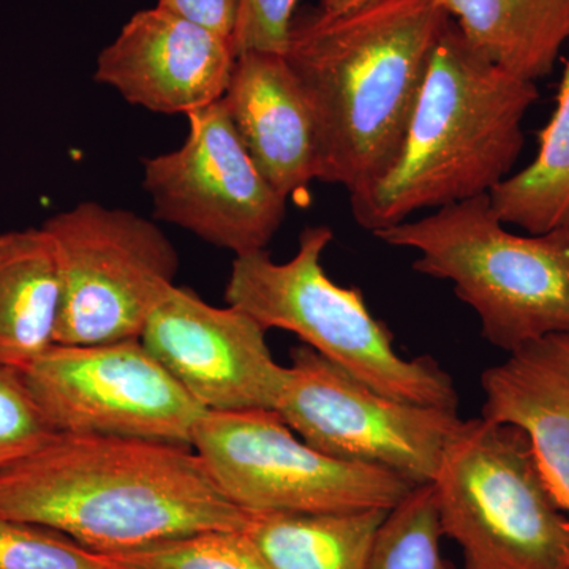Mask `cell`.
<instances>
[{
	"mask_svg": "<svg viewBox=\"0 0 569 569\" xmlns=\"http://www.w3.org/2000/svg\"><path fill=\"white\" fill-rule=\"evenodd\" d=\"M126 569H269L241 530H209L107 556Z\"/></svg>",
	"mask_w": 569,
	"mask_h": 569,
	"instance_id": "obj_21",
	"label": "cell"
},
{
	"mask_svg": "<svg viewBox=\"0 0 569 569\" xmlns=\"http://www.w3.org/2000/svg\"><path fill=\"white\" fill-rule=\"evenodd\" d=\"M54 436L21 373L0 366V471L28 458Z\"/></svg>",
	"mask_w": 569,
	"mask_h": 569,
	"instance_id": "obj_23",
	"label": "cell"
},
{
	"mask_svg": "<svg viewBox=\"0 0 569 569\" xmlns=\"http://www.w3.org/2000/svg\"><path fill=\"white\" fill-rule=\"evenodd\" d=\"M194 449L224 497L246 512L391 511L417 486L310 447L274 410L204 411Z\"/></svg>",
	"mask_w": 569,
	"mask_h": 569,
	"instance_id": "obj_7",
	"label": "cell"
},
{
	"mask_svg": "<svg viewBox=\"0 0 569 569\" xmlns=\"http://www.w3.org/2000/svg\"><path fill=\"white\" fill-rule=\"evenodd\" d=\"M378 0H320L318 9L328 14H340L346 11L359 9V7L369 6Z\"/></svg>",
	"mask_w": 569,
	"mask_h": 569,
	"instance_id": "obj_26",
	"label": "cell"
},
{
	"mask_svg": "<svg viewBox=\"0 0 569 569\" xmlns=\"http://www.w3.org/2000/svg\"><path fill=\"white\" fill-rule=\"evenodd\" d=\"M298 0H239L233 33L236 56L247 51H287Z\"/></svg>",
	"mask_w": 569,
	"mask_h": 569,
	"instance_id": "obj_24",
	"label": "cell"
},
{
	"mask_svg": "<svg viewBox=\"0 0 569 569\" xmlns=\"http://www.w3.org/2000/svg\"><path fill=\"white\" fill-rule=\"evenodd\" d=\"M449 20L437 0L295 13L284 58L316 119L318 181L351 194L387 174Z\"/></svg>",
	"mask_w": 569,
	"mask_h": 569,
	"instance_id": "obj_2",
	"label": "cell"
},
{
	"mask_svg": "<svg viewBox=\"0 0 569 569\" xmlns=\"http://www.w3.org/2000/svg\"><path fill=\"white\" fill-rule=\"evenodd\" d=\"M21 377L48 425L63 436L190 447L204 413L140 339L54 343Z\"/></svg>",
	"mask_w": 569,
	"mask_h": 569,
	"instance_id": "obj_10",
	"label": "cell"
},
{
	"mask_svg": "<svg viewBox=\"0 0 569 569\" xmlns=\"http://www.w3.org/2000/svg\"><path fill=\"white\" fill-rule=\"evenodd\" d=\"M223 104L250 159L288 198L318 179V134L301 82L284 54L236 56Z\"/></svg>",
	"mask_w": 569,
	"mask_h": 569,
	"instance_id": "obj_14",
	"label": "cell"
},
{
	"mask_svg": "<svg viewBox=\"0 0 569 569\" xmlns=\"http://www.w3.org/2000/svg\"><path fill=\"white\" fill-rule=\"evenodd\" d=\"M443 569H456V568L452 567V565L448 563V561H447V563H445V568Z\"/></svg>",
	"mask_w": 569,
	"mask_h": 569,
	"instance_id": "obj_27",
	"label": "cell"
},
{
	"mask_svg": "<svg viewBox=\"0 0 569 569\" xmlns=\"http://www.w3.org/2000/svg\"><path fill=\"white\" fill-rule=\"evenodd\" d=\"M234 62L233 40L157 6L130 18L93 78L137 107L189 116L223 99Z\"/></svg>",
	"mask_w": 569,
	"mask_h": 569,
	"instance_id": "obj_13",
	"label": "cell"
},
{
	"mask_svg": "<svg viewBox=\"0 0 569 569\" xmlns=\"http://www.w3.org/2000/svg\"><path fill=\"white\" fill-rule=\"evenodd\" d=\"M61 269L43 227L0 233V366L24 372L56 343Z\"/></svg>",
	"mask_w": 569,
	"mask_h": 569,
	"instance_id": "obj_16",
	"label": "cell"
},
{
	"mask_svg": "<svg viewBox=\"0 0 569 569\" xmlns=\"http://www.w3.org/2000/svg\"><path fill=\"white\" fill-rule=\"evenodd\" d=\"M0 569H126L47 527L0 515Z\"/></svg>",
	"mask_w": 569,
	"mask_h": 569,
	"instance_id": "obj_22",
	"label": "cell"
},
{
	"mask_svg": "<svg viewBox=\"0 0 569 569\" xmlns=\"http://www.w3.org/2000/svg\"><path fill=\"white\" fill-rule=\"evenodd\" d=\"M430 485L462 569H569V519L518 427L462 419Z\"/></svg>",
	"mask_w": 569,
	"mask_h": 569,
	"instance_id": "obj_6",
	"label": "cell"
},
{
	"mask_svg": "<svg viewBox=\"0 0 569 569\" xmlns=\"http://www.w3.org/2000/svg\"><path fill=\"white\" fill-rule=\"evenodd\" d=\"M310 447L430 485L458 410L402 402L367 387L307 346L291 350L276 410Z\"/></svg>",
	"mask_w": 569,
	"mask_h": 569,
	"instance_id": "obj_9",
	"label": "cell"
},
{
	"mask_svg": "<svg viewBox=\"0 0 569 569\" xmlns=\"http://www.w3.org/2000/svg\"><path fill=\"white\" fill-rule=\"evenodd\" d=\"M387 515L252 512L242 531L269 569H365Z\"/></svg>",
	"mask_w": 569,
	"mask_h": 569,
	"instance_id": "obj_18",
	"label": "cell"
},
{
	"mask_svg": "<svg viewBox=\"0 0 569 569\" xmlns=\"http://www.w3.org/2000/svg\"><path fill=\"white\" fill-rule=\"evenodd\" d=\"M41 227L58 250L61 310L56 343L97 346L140 339L174 287L179 254L151 220L82 201Z\"/></svg>",
	"mask_w": 569,
	"mask_h": 569,
	"instance_id": "obj_8",
	"label": "cell"
},
{
	"mask_svg": "<svg viewBox=\"0 0 569 569\" xmlns=\"http://www.w3.org/2000/svg\"><path fill=\"white\" fill-rule=\"evenodd\" d=\"M0 515L116 556L209 530H244L192 447L56 433L0 471Z\"/></svg>",
	"mask_w": 569,
	"mask_h": 569,
	"instance_id": "obj_1",
	"label": "cell"
},
{
	"mask_svg": "<svg viewBox=\"0 0 569 569\" xmlns=\"http://www.w3.org/2000/svg\"><path fill=\"white\" fill-rule=\"evenodd\" d=\"M538 97L537 82L490 62L449 20L396 162L350 194L356 222L373 234L422 209L489 194L518 162L523 118Z\"/></svg>",
	"mask_w": 569,
	"mask_h": 569,
	"instance_id": "obj_3",
	"label": "cell"
},
{
	"mask_svg": "<svg viewBox=\"0 0 569 569\" xmlns=\"http://www.w3.org/2000/svg\"><path fill=\"white\" fill-rule=\"evenodd\" d=\"M481 417L518 427L569 519V335L545 337L482 372Z\"/></svg>",
	"mask_w": 569,
	"mask_h": 569,
	"instance_id": "obj_15",
	"label": "cell"
},
{
	"mask_svg": "<svg viewBox=\"0 0 569 569\" xmlns=\"http://www.w3.org/2000/svg\"><path fill=\"white\" fill-rule=\"evenodd\" d=\"M373 236L417 250L415 271L451 283L477 313L490 346L512 353L569 335V224L542 234L511 233L489 194H481Z\"/></svg>",
	"mask_w": 569,
	"mask_h": 569,
	"instance_id": "obj_4",
	"label": "cell"
},
{
	"mask_svg": "<svg viewBox=\"0 0 569 569\" xmlns=\"http://www.w3.org/2000/svg\"><path fill=\"white\" fill-rule=\"evenodd\" d=\"M263 326L174 287L153 309L142 346L204 411L276 410L287 381Z\"/></svg>",
	"mask_w": 569,
	"mask_h": 569,
	"instance_id": "obj_12",
	"label": "cell"
},
{
	"mask_svg": "<svg viewBox=\"0 0 569 569\" xmlns=\"http://www.w3.org/2000/svg\"><path fill=\"white\" fill-rule=\"evenodd\" d=\"M239 0H159L157 6L233 40Z\"/></svg>",
	"mask_w": 569,
	"mask_h": 569,
	"instance_id": "obj_25",
	"label": "cell"
},
{
	"mask_svg": "<svg viewBox=\"0 0 569 569\" xmlns=\"http://www.w3.org/2000/svg\"><path fill=\"white\" fill-rule=\"evenodd\" d=\"M432 485L411 489L381 522L365 569H443Z\"/></svg>",
	"mask_w": 569,
	"mask_h": 569,
	"instance_id": "obj_20",
	"label": "cell"
},
{
	"mask_svg": "<svg viewBox=\"0 0 569 569\" xmlns=\"http://www.w3.org/2000/svg\"><path fill=\"white\" fill-rule=\"evenodd\" d=\"M556 100L552 118L539 133L533 162L489 193L498 219L529 234L549 233L569 224V54Z\"/></svg>",
	"mask_w": 569,
	"mask_h": 569,
	"instance_id": "obj_19",
	"label": "cell"
},
{
	"mask_svg": "<svg viewBox=\"0 0 569 569\" xmlns=\"http://www.w3.org/2000/svg\"><path fill=\"white\" fill-rule=\"evenodd\" d=\"M332 239L331 228L317 224L302 231L298 252L284 263H276L268 250L236 257L224 301L266 331L293 332L305 346L381 395L458 410L455 380L436 359L400 356L395 335L370 312L362 291L326 274L321 258Z\"/></svg>",
	"mask_w": 569,
	"mask_h": 569,
	"instance_id": "obj_5",
	"label": "cell"
},
{
	"mask_svg": "<svg viewBox=\"0 0 569 569\" xmlns=\"http://www.w3.org/2000/svg\"><path fill=\"white\" fill-rule=\"evenodd\" d=\"M468 43L520 80L556 69L569 43V0H437Z\"/></svg>",
	"mask_w": 569,
	"mask_h": 569,
	"instance_id": "obj_17",
	"label": "cell"
},
{
	"mask_svg": "<svg viewBox=\"0 0 569 569\" xmlns=\"http://www.w3.org/2000/svg\"><path fill=\"white\" fill-rule=\"evenodd\" d=\"M187 119L181 148L144 162L142 186L157 219L236 257L266 250L282 227L287 198L250 159L222 99Z\"/></svg>",
	"mask_w": 569,
	"mask_h": 569,
	"instance_id": "obj_11",
	"label": "cell"
}]
</instances>
